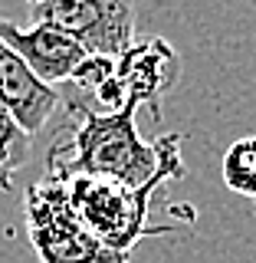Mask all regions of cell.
Here are the masks:
<instances>
[{
  "instance_id": "6da1fadb",
  "label": "cell",
  "mask_w": 256,
  "mask_h": 263,
  "mask_svg": "<svg viewBox=\"0 0 256 263\" xmlns=\"http://www.w3.org/2000/svg\"><path fill=\"white\" fill-rule=\"evenodd\" d=\"M66 105V102H60ZM138 109L128 102L122 112L99 115L79 105H66V122L56 142L46 152V178H69V175H95L112 178L119 184L142 187L154 178L174 181L184 178V158H181V135H161L145 142L138 135Z\"/></svg>"
},
{
  "instance_id": "7a4b0ae2",
  "label": "cell",
  "mask_w": 256,
  "mask_h": 263,
  "mask_svg": "<svg viewBox=\"0 0 256 263\" xmlns=\"http://www.w3.org/2000/svg\"><path fill=\"white\" fill-rule=\"evenodd\" d=\"M69 191V201L76 208L79 220L86 224L105 247L119 253H128L142 237H161V234H174L171 224L151 227V197L158 194V187L164 184V178H154L142 187H128L119 184L112 178H95V175H69L60 178Z\"/></svg>"
},
{
  "instance_id": "3957f363",
  "label": "cell",
  "mask_w": 256,
  "mask_h": 263,
  "mask_svg": "<svg viewBox=\"0 0 256 263\" xmlns=\"http://www.w3.org/2000/svg\"><path fill=\"white\" fill-rule=\"evenodd\" d=\"M27 240L40 263H131L128 253L105 247L79 220L60 178H40L23 191Z\"/></svg>"
},
{
  "instance_id": "277c9868",
  "label": "cell",
  "mask_w": 256,
  "mask_h": 263,
  "mask_svg": "<svg viewBox=\"0 0 256 263\" xmlns=\"http://www.w3.org/2000/svg\"><path fill=\"white\" fill-rule=\"evenodd\" d=\"M33 23H49L72 36L89 56L119 60L135 43V4L131 0H46L30 7Z\"/></svg>"
},
{
  "instance_id": "5b68a950",
  "label": "cell",
  "mask_w": 256,
  "mask_h": 263,
  "mask_svg": "<svg viewBox=\"0 0 256 263\" xmlns=\"http://www.w3.org/2000/svg\"><path fill=\"white\" fill-rule=\"evenodd\" d=\"M119 79L125 82L128 102L142 105L158 119L161 99L178 86L181 79V56L164 36H145L135 40L119 56Z\"/></svg>"
},
{
  "instance_id": "8992f818",
  "label": "cell",
  "mask_w": 256,
  "mask_h": 263,
  "mask_svg": "<svg viewBox=\"0 0 256 263\" xmlns=\"http://www.w3.org/2000/svg\"><path fill=\"white\" fill-rule=\"evenodd\" d=\"M0 40H4L40 79L49 82V86L69 82L72 72H76L89 56L72 36H66V33H60L56 27H49V23L20 27V23L7 20L4 13H0Z\"/></svg>"
},
{
  "instance_id": "52a82bcc",
  "label": "cell",
  "mask_w": 256,
  "mask_h": 263,
  "mask_svg": "<svg viewBox=\"0 0 256 263\" xmlns=\"http://www.w3.org/2000/svg\"><path fill=\"white\" fill-rule=\"evenodd\" d=\"M0 105L30 135H36L60 109V89L40 79L4 40H0Z\"/></svg>"
},
{
  "instance_id": "ba28073f",
  "label": "cell",
  "mask_w": 256,
  "mask_h": 263,
  "mask_svg": "<svg viewBox=\"0 0 256 263\" xmlns=\"http://www.w3.org/2000/svg\"><path fill=\"white\" fill-rule=\"evenodd\" d=\"M220 175H224V184L233 194L256 204V135H243L227 148Z\"/></svg>"
},
{
  "instance_id": "9c48e42d",
  "label": "cell",
  "mask_w": 256,
  "mask_h": 263,
  "mask_svg": "<svg viewBox=\"0 0 256 263\" xmlns=\"http://www.w3.org/2000/svg\"><path fill=\"white\" fill-rule=\"evenodd\" d=\"M33 135L16 125V119L0 105V191H13V178L30 161Z\"/></svg>"
},
{
  "instance_id": "30bf717a",
  "label": "cell",
  "mask_w": 256,
  "mask_h": 263,
  "mask_svg": "<svg viewBox=\"0 0 256 263\" xmlns=\"http://www.w3.org/2000/svg\"><path fill=\"white\" fill-rule=\"evenodd\" d=\"M27 4H30V7H40V4H46V0H27Z\"/></svg>"
},
{
  "instance_id": "8fae6325",
  "label": "cell",
  "mask_w": 256,
  "mask_h": 263,
  "mask_svg": "<svg viewBox=\"0 0 256 263\" xmlns=\"http://www.w3.org/2000/svg\"><path fill=\"white\" fill-rule=\"evenodd\" d=\"M250 4H253V7H256V0H250Z\"/></svg>"
}]
</instances>
